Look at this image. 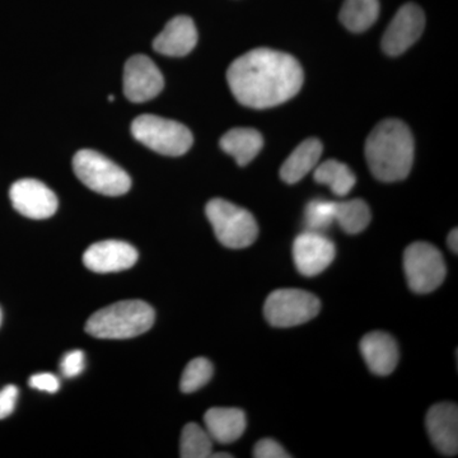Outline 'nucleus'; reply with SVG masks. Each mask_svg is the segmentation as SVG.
Instances as JSON below:
<instances>
[{"label": "nucleus", "instance_id": "obj_1", "mask_svg": "<svg viewBox=\"0 0 458 458\" xmlns=\"http://www.w3.org/2000/svg\"><path fill=\"white\" fill-rule=\"evenodd\" d=\"M227 81L243 106L269 108L284 104L300 92L303 71L289 54L261 47L234 60L228 68Z\"/></svg>", "mask_w": 458, "mask_h": 458}, {"label": "nucleus", "instance_id": "obj_2", "mask_svg": "<svg viewBox=\"0 0 458 458\" xmlns=\"http://www.w3.org/2000/svg\"><path fill=\"white\" fill-rule=\"evenodd\" d=\"M366 158L376 179H406L414 162V138L408 125L397 119L379 123L366 141Z\"/></svg>", "mask_w": 458, "mask_h": 458}, {"label": "nucleus", "instance_id": "obj_3", "mask_svg": "<svg viewBox=\"0 0 458 458\" xmlns=\"http://www.w3.org/2000/svg\"><path fill=\"white\" fill-rule=\"evenodd\" d=\"M155 318V310L143 301H122L93 313L86 331L98 339H131L147 333Z\"/></svg>", "mask_w": 458, "mask_h": 458}, {"label": "nucleus", "instance_id": "obj_4", "mask_svg": "<svg viewBox=\"0 0 458 458\" xmlns=\"http://www.w3.org/2000/svg\"><path fill=\"white\" fill-rule=\"evenodd\" d=\"M205 213L219 242L228 249H246L258 238V223L245 208L225 199H213L207 204Z\"/></svg>", "mask_w": 458, "mask_h": 458}, {"label": "nucleus", "instance_id": "obj_5", "mask_svg": "<svg viewBox=\"0 0 458 458\" xmlns=\"http://www.w3.org/2000/svg\"><path fill=\"white\" fill-rule=\"evenodd\" d=\"M131 134L159 155H185L194 143L191 131L183 123L157 114H140L131 123Z\"/></svg>", "mask_w": 458, "mask_h": 458}, {"label": "nucleus", "instance_id": "obj_6", "mask_svg": "<svg viewBox=\"0 0 458 458\" xmlns=\"http://www.w3.org/2000/svg\"><path fill=\"white\" fill-rule=\"evenodd\" d=\"M73 170L87 188L106 197H120L131 188V176L96 150H80L73 158Z\"/></svg>", "mask_w": 458, "mask_h": 458}, {"label": "nucleus", "instance_id": "obj_7", "mask_svg": "<svg viewBox=\"0 0 458 458\" xmlns=\"http://www.w3.org/2000/svg\"><path fill=\"white\" fill-rule=\"evenodd\" d=\"M321 302L315 294L302 289H276L267 298L265 318L274 327H293L306 324L318 315Z\"/></svg>", "mask_w": 458, "mask_h": 458}, {"label": "nucleus", "instance_id": "obj_8", "mask_svg": "<svg viewBox=\"0 0 458 458\" xmlns=\"http://www.w3.org/2000/svg\"><path fill=\"white\" fill-rule=\"evenodd\" d=\"M403 269L410 289L426 294L436 291L445 278V262L436 246L428 242L411 243L403 254Z\"/></svg>", "mask_w": 458, "mask_h": 458}, {"label": "nucleus", "instance_id": "obj_9", "mask_svg": "<svg viewBox=\"0 0 458 458\" xmlns=\"http://www.w3.org/2000/svg\"><path fill=\"white\" fill-rule=\"evenodd\" d=\"M426 27L423 9L406 3L394 14L382 38V49L390 56H399L420 38Z\"/></svg>", "mask_w": 458, "mask_h": 458}, {"label": "nucleus", "instance_id": "obj_10", "mask_svg": "<svg viewBox=\"0 0 458 458\" xmlns=\"http://www.w3.org/2000/svg\"><path fill=\"white\" fill-rule=\"evenodd\" d=\"M165 80L158 66L146 55H134L123 69V93L134 104L150 101L164 89Z\"/></svg>", "mask_w": 458, "mask_h": 458}, {"label": "nucleus", "instance_id": "obj_11", "mask_svg": "<svg viewBox=\"0 0 458 458\" xmlns=\"http://www.w3.org/2000/svg\"><path fill=\"white\" fill-rule=\"evenodd\" d=\"M336 250L333 241L324 233L304 231L295 238L293 259L297 270L304 276H318L330 267L335 259Z\"/></svg>", "mask_w": 458, "mask_h": 458}, {"label": "nucleus", "instance_id": "obj_12", "mask_svg": "<svg viewBox=\"0 0 458 458\" xmlns=\"http://www.w3.org/2000/svg\"><path fill=\"white\" fill-rule=\"evenodd\" d=\"M12 205L18 213L31 219H47L57 210V198L41 181L18 180L9 190Z\"/></svg>", "mask_w": 458, "mask_h": 458}, {"label": "nucleus", "instance_id": "obj_13", "mask_svg": "<svg viewBox=\"0 0 458 458\" xmlns=\"http://www.w3.org/2000/svg\"><path fill=\"white\" fill-rule=\"evenodd\" d=\"M138 261L134 246L123 241L107 240L89 246L83 255V264L90 271L107 274L128 270Z\"/></svg>", "mask_w": 458, "mask_h": 458}, {"label": "nucleus", "instance_id": "obj_14", "mask_svg": "<svg viewBox=\"0 0 458 458\" xmlns=\"http://www.w3.org/2000/svg\"><path fill=\"white\" fill-rule=\"evenodd\" d=\"M427 429L437 450L445 456L458 452V408L456 403H439L427 414Z\"/></svg>", "mask_w": 458, "mask_h": 458}, {"label": "nucleus", "instance_id": "obj_15", "mask_svg": "<svg viewBox=\"0 0 458 458\" xmlns=\"http://www.w3.org/2000/svg\"><path fill=\"white\" fill-rule=\"evenodd\" d=\"M198 31L194 21L188 16L172 18L153 41V49L162 55H188L197 47Z\"/></svg>", "mask_w": 458, "mask_h": 458}, {"label": "nucleus", "instance_id": "obj_16", "mask_svg": "<svg viewBox=\"0 0 458 458\" xmlns=\"http://www.w3.org/2000/svg\"><path fill=\"white\" fill-rule=\"evenodd\" d=\"M360 352L367 366L375 375H391L399 363V346L394 337L384 331L367 334L361 339Z\"/></svg>", "mask_w": 458, "mask_h": 458}, {"label": "nucleus", "instance_id": "obj_17", "mask_svg": "<svg viewBox=\"0 0 458 458\" xmlns=\"http://www.w3.org/2000/svg\"><path fill=\"white\" fill-rule=\"evenodd\" d=\"M205 429L213 441L228 445L245 433L247 421L242 410L236 408H213L204 415Z\"/></svg>", "mask_w": 458, "mask_h": 458}, {"label": "nucleus", "instance_id": "obj_18", "mask_svg": "<svg viewBox=\"0 0 458 458\" xmlns=\"http://www.w3.org/2000/svg\"><path fill=\"white\" fill-rule=\"evenodd\" d=\"M322 150H324V146L316 138H310V140L302 141L285 159L280 168L282 180L291 185L300 182L310 172L315 170L321 159Z\"/></svg>", "mask_w": 458, "mask_h": 458}, {"label": "nucleus", "instance_id": "obj_19", "mask_svg": "<svg viewBox=\"0 0 458 458\" xmlns=\"http://www.w3.org/2000/svg\"><path fill=\"white\" fill-rule=\"evenodd\" d=\"M219 144L227 155L236 159L238 165H246L260 153L264 140L255 129L234 128L223 135Z\"/></svg>", "mask_w": 458, "mask_h": 458}, {"label": "nucleus", "instance_id": "obj_20", "mask_svg": "<svg viewBox=\"0 0 458 458\" xmlns=\"http://www.w3.org/2000/svg\"><path fill=\"white\" fill-rule=\"evenodd\" d=\"M379 9V0H345L340 9V22L349 31H367L378 20Z\"/></svg>", "mask_w": 458, "mask_h": 458}, {"label": "nucleus", "instance_id": "obj_21", "mask_svg": "<svg viewBox=\"0 0 458 458\" xmlns=\"http://www.w3.org/2000/svg\"><path fill=\"white\" fill-rule=\"evenodd\" d=\"M313 177L316 182L327 185L336 197H346L357 182L351 168L336 159H328L316 165Z\"/></svg>", "mask_w": 458, "mask_h": 458}, {"label": "nucleus", "instance_id": "obj_22", "mask_svg": "<svg viewBox=\"0 0 458 458\" xmlns=\"http://www.w3.org/2000/svg\"><path fill=\"white\" fill-rule=\"evenodd\" d=\"M370 209L369 204L361 199L335 201V222L339 223L344 232L357 234L369 227L370 223Z\"/></svg>", "mask_w": 458, "mask_h": 458}, {"label": "nucleus", "instance_id": "obj_23", "mask_svg": "<svg viewBox=\"0 0 458 458\" xmlns=\"http://www.w3.org/2000/svg\"><path fill=\"white\" fill-rule=\"evenodd\" d=\"M213 439L207 429L195 423H189L182 429L180 456L182 458H207L212 456Z\"/></svg>", "mask_w": 458, "mask_h": 458}, {"label": "nucleus", "instance_id": "obj_24", "mask_svg": "<svg viewBox=\"0 0 458 458\" xmlns=\"http://www.w3.org/2000/svg\"><path fill=\"white\" fill-rule=\"evenodd\" d=\"M335 222V201L315 199L307 204L304 210L306 231L324 233Z\"/></svg>", "mask_w": 458, "mask_h": 458}, {"label": "nucleus", "instance_id": "obj_25", "mask_svg": "<svg viewBox=\"0 0 458 458\" xmlns=\"http://www.w3.org/2000/svg\"><path fill=\"white\" fill-rule=\"evenodd\" d=\"M213 364L207 358H195L190 361L181 377L180 388L183 394L200 390L212 378Z\"/></svg>", "mask_w": 458, "mask_h": 458}, {"label": "nucleus", "instance_id": "obj_26", "mask_svg": "<svg viewBox=\"0 0 458 458\" xmlns=\"http://www.w3.org/2000/svg\"><path fill=\"white\" fill-rule=\"evenodd\" d=\"M86 367V357L82 351H72L63 358L60 369L66 378H73L80 376Z\"/></svg>", "mask_w": 458, "mask_h": 458}, {"label": "nucleus", "instance_id": "obj_27", "mask_svg": "<svg viewBox=\"0 0 458 458\" xmlns=\"http://www.w3.org/2000/svg\"><path fill=\"white\" fill-rule=\"evenodd\" d=\"M254 457L256 458H289L291 454H288L274 439L267 438L261 439L260 442L256 443L254 448Z\"/></svg>", "mask_w": 458, "mask_h": 458}, {"label": "nucleus", "instance_id": "obj_28", "mask_svg": "<svg viewBox=\"0 0 458 458\" xmlns=\"http://www.w3.org/2000/svg\"><path fill=\"white\" fill-rule=\"evenodd\" d=\"M30 387L44 393L55 394L59 391L60 381L55 375L51 373H38L30 378Z\"/></svg>", "mask_w": 458, "mask_h": 458}, {"label": "nucleus", "instance_id": "obj_29", "mask_svg": "<svg viewBox=\"0 0 458 458\" xmlns=\"http://www.w3.org/2000/svg\"><path fill=\"white\" fill-rule=\"evenodd\" d=\"M18 388L8 385L0 391V419L8 418L16 409Z\"/></svg>", "mask_w": 458, "mask_h": 458}, {"label": "nucleus", "instance_id": "obj_30", "mask_svg": "<svg viewBox=\"0 0 458 458\" xmlns=\"http://www.w3.org/2000/svg\"><path fill=\"white\" fill-rule=\"evenodd\" d=\"M448 246H450L451 251H454V254H457V250H458L457 228H454V231H451L450 236H448Z\"/></svg>", "mask_w": 458, "mask_h": 458}, {"label": "nucleus", "instance_id": "obj_31", "mask_svg": "<svg viewBox=\"0 0 458 458\" xmlns=\"http://www.w3.org/2000/svg\"><path fill=\"white\" fill-rule=\"evenodd\" d=\"M210 457H216V458H219V457H225V458H231L232 457V454H212V456Z\"/></svg>", "mask_w": 458, "mask_h": 458}, {"label": "nucleus", "instance_id": "obj_32", "mask_svg": "<svg viewBox=\"0 0 458 458\" xmlns=\"http://www.w3.org/2000/svg\"><path fill=\"white\" fill-rule=\"evenodd\" d=\"M0 325H2V311H0Z\"/></svg>", "mask_w": 458, "mask_h": 458}]
</instances>
